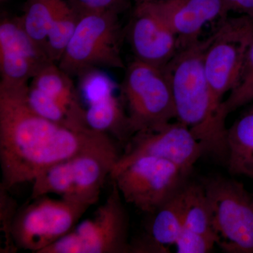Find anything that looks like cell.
Returning <instances> with one entry per match:
<instances>
[{
  "instance_id": "1",
  "label": "cell",
  "mask_w": 253,
  "mask_h": 253,
  "mask_svg": "<svg viewBox=\"0 0 253 253\" xmlns=\"http://www.w3.org/2000/svg\"><path fill=\"white\" fill-rule=\"evenodd\" d=\"M28 89L0 83V184L6 189L33 181L76 155L114 144L107 134L42 117L28 104Z\"/></svg>"
},
{
  "instance_id": "2",
  "label": "cell",
  "mask_w": 253,
  "mask_h": 253,
  "mask_svg": "<svg viewBox=\"0 0 253 253\" xmlns=\"http://www.w3.org/2000/svg\"><path fill=\"white\" fill-rule=\"evenodd\" d=\"M211 36L205 54L211 106L203 142L210 152L218 153L225 148L227 129L219 123V111L224 96L236 87L241 77L253 42V18L242 15L226 17Z\"/></svg>"
},
{
  "instance_id": "3",
  "label": "cell",
  "mask_w": 253,
  "mask_h": 253,
  "mask_svg": "<svg viewBox=\"0 0 253 253\" xmlns=\"http://www.w3.org/2000/svg\"><path fill=\"white\" fill-rule=\"evenodd\" d=\"M120 156L114 144L56 163L32 181L31 199L56 194L90 208L99 201L106 177Z\"/></svg>"
},
{
  "instance_id": "4",
  "label": "cell",
  "mask_w": 253,
  "mask_h": 253,
  "mask_svg": "<svg viewBox=\"0 0 253 253\" xmlns=\"http://www.w3.org/2000/svg\"><path fill=\"white\" fill-rule=\"evenodd\" d=\"M198 41L180 48L164 68L179 122L189 126L203 142L210 117L211 96L205 70V54L211 42Z\"/></svg>"
},
{
  "instance_id": "5",
  "label": "cell",
  "mask_w": 253,
  "mask_h": 253,
  "mask_svg": "<svg viewBox=\"0 0 253 253\" xmlns=\"http://www.w3.org/2000/svg\"><path fill=\"white\" fill-rule=\"evenodd\" d=\"M215 244L228 253H253V194L235 179L214 176L202 183Z\"/></svg>"
},
{
  "instance_id": "6",
  "label": "cell",
  "mask_w": 253,
  "mask_h": 253,
  "mask_svg": "<svg viewBox=\"0 0 253 253\" xmlns=\"http://www.w3.org/2000/svg\"><path fill=\"white\" fill-rule=\"evenodd\" d=\"M118 13L82 11L72 39L57 63L71 77L101 68L126 69Z\"/></svg>"
},
{
  "instance_id": "7",
  "label": "cell",
  "mask_w": 253,
  "mask_h": 253,
  "mask_svg": "<svg viewBox=\"0 0 253 253\" xmlns=\"http://www.w3.org/2000/svg\"><path fill=\"white\" fill-rule=\"evenodd\" d=\"M133 135L156 130L176 119L175 106L164 68L134 59L120 86Z\"/></svg>"
},
{
  "instance_id": "8",
  "label": "cell",
  "mask_w": 253,
  "mask_h": 253,
  "mask_svg": "<svg viewBox=\"0 0 253 253\" xmlns=\"http://www.w3.org/2000/svg\"><path fill=\"white\" fill-rule=\"evenodd\" d=\"M116 183L94 216L82 221L41 253H130L129 217Z\"/></svg>"
},
{
  "instance_id": "9",
  "label": "cell",
  "mask_w": 253,
  "mask_h": 253,
  "mask_svg": "<svg viewBox=\"0 0 253 253\" xmlns=\"http://www.w3.org/2000/svg\"><path fill=\"white\" fill-rule=\"evenodd\" d=\"M189 174L167 160L145 156L131 163L111 180L125 202L152 214L186 185Z\"/></svg>"
},
{
  "instance_id": "10",
  "label": "cell",
  "mask_w": 253,
  "mask_h": 253,
  "mask_svg": "<svg viewBox=\"0 0 253 253\" xmlns=\"http://www.w3.org/2000/svg\"><path fill=\"white\" fill-rule=\"evenodd\" d=\"M89 208L62 198L33 199L18 210L14 218L11 234L15 246L41 253L72 230Z\"/></svg>"
},
{
  "instance_id": "11",
  "label": "cell",
  "mask_w": 253,
  "mask_h": 253,
  "mask_svg": "<svg viewBox=\"0 0 253 253\" xmlns=\"http://www.w3.org/2000/svg\"><path fill=\"white\" fill-rule=\"evenodd\" d=\"M206 152L204 143L189 126L176 121L161 129L139 131L131 136L109 177L112 179L131 163L145 156L167 160L191 172L195 163Z\"/></svg>"
},
{
  "instance_id": "12",
  "label": "cell",
  "mask_w": 253,
  "mask_h": 253,
  "mask_svg": "<svg viewBox=\"0 0 253 253\" xmlns=\"http://www.w3.org/2000/svg\"><path fill=\"white\" fill-rule=\"evenodd\" d=\"M54 63L45 51L28 36L19 18H4L0 23L1 84L28 85L46 65Z\"/></svg>"
},
{
  "instance_id": "13",
  "label": "cell",
  "mask_w": 253,
  "mask_h": 253,
  "mask_svg": "<svg viewBox=\"0 0 253 253\" xmlns=\"http://www.w3.org/2000/svg\"><path fill=\"white\" fill-rule=\"evenodd\" d=\"M134 59L165 68L180 49L178 37L151 3H136L126 29Z\"/></svg>"
},
{
  "instance_id": "14",
  "label": "cell",
  "mask_w": 253,
  "mask_h": 253,
  "mask_svg": "<svg viewBox=\"0 0 253 253\" xmlns=\"http://www.w3.org/2000/svg\"><path fill=\"white\" fill-rule=\"evenodd\" d=\"M151 4L178 37L180 48L199 40L207 23L228 17L221 0H163Z\"/></svg>"
},
{
  "instance_id": "15",
  "label": "cell",
  "mask_w": 253,
  "mask_h": 253,
  "mask_svg": "<svg viewBox=\"0 0 253 253\" xmlns=\"http://www.w3.org/2000/svg\"><path fill=\"white\" fill-rule=\"evenodd\" d=\"M84 118L89 129L113 136L123 144L133 135L122 99L113 93L89 102Z\"/></svg>"
},
{
  "instance_id": "16",
  "label": "cell",
  "mask_w": 253,
  "mask_h": 253,
  "mask_svg": "<svg viewBox=\"0 0 253 253\" xmlns=\"http://www.w3.org/2000/svg\"><path fill=\"white\" fill-rule=\"evenodd\" d=\"M225 142L229 172L253 179V105L226 129Z\"/></svg>"
},
{
  "instance_id": "17",
  "label": "cell",
  "mask_w": 253,
  "mask_h": 253,
  "mask_svg": "<svg viewBox=\"0 0 253 253\" xmlns=\"http://www.w3.org/2000/svg\"><path fill=\"white\" fill-rule=\"evenodd\" d=\"M184 186L152 214L149 234L167 248L174 246L184 228Z\"/></svg>"
},
{
  "instance_id": "18",
  "label": "cell",
  "mask_w": 253,
  "mask_h": 253,
  "mask_svg": "<svg viewBox=\"0 0 253 253\" xmlns=\"http://www.w3.org/2000/svg\"><path fill=\"white\" fill-rule=\"evenodd\" d=\"M82 11L71 0H65L55 16L46 37L44 50L52 62L58 63L76 32Z\"/></svg>"
},
{
  "instance_id": "19",
  "label": "cell",
  "mask_w": 253,
  "mask_h": 253,
  "mask_svg": "<svg viewBox=\"0 0 253 253\" xmlns=\"http://www.w3.org/2000/svg\"><path fill=\"white\" fill-rule=\"evenodd\" d=\"M64 1L65 0H26L23 14L19 17L21 24L28 36L44 50L51 23Z\"/></svg>"
},
{
  "instance_id": "20",
  "label": "cell",
  "mask_w": 253,
  "mask_h": 253,
  "mask_svg": "<svg viewBox=\"0 0 253 253\" xmlns=\"http://www.w3.org/2000/svg\"><path fill=\"white\" fill-rule=\"evenodd\" d=\"M30 85L69 106L81 104L71 76L56 63H51L32 78Z\"/></svg>"
},
{
  "instance_id": "21",
  "label": "cell",
  "mask_w": 253,
  "mask_h": 253,
  "mask_svg": "<svg viewBox=\"0 0 253 253\" xmlns=\"http://www.w3.org/2000/svg\"><path fill=\"white\" fill-rule=\"evenodd\" d=\"M184 193V228L213 238L209 205L202 183H186Z\"/></svg>"
},
{
  "instance_id": "22",
  "label": "cell",
  "mask_w": 253,
  "mask_h": 253,
  "mask_svg": "<svg viewBox=\"0 0 253 253\" xmlns=\"http://www.w3.org/2000/svg\"><path fill=\"white\" fill-rule=\"evenodd\" d=\"M253 101V42L250 47L237 85L221 104L219 123L226 128L228 115Z\"/></svg>"
},
{
  "instance_id": "23",
  "label": "cell",
  "mask_w": 253,
  "mask_h": 253,
  "mask_svg": "<svg viewBox=\"0 0 253 253\" xmlns=\"http://www.w3.org/2000/svg\"><path fill=\"white\" fill-rule=\"evenodd\" d=\"M9 189L0 184V222L4 246L1 253H14L18 249L12 238V225L17 213L16 201L9 194Z\"/></svg>"
},
{
  "instance_id": "24",
  "label": "cell",
  "mask_w": 253,
  "mask_h": 253,
  "mask_svg": "<svg viewBox=\"0 0 253 253\" xmlns=\"http://www.w3.org/2000/svg\"><path fill=\"white\" fill-rule=\"evenodd\" d=\"M81 79V88L89 102L102 96L113 94L116 84L108 75L98 69L89 70L78 76Z\"/></svg>"
},
{
  "instance_id": "25",
  "label": "cell",
  "mask_w": 253,
  "mask_h": 253,
  "mask_svg": "<svg viewBox=\"0 0 253 253\" xmlns=\"http://www.w3.org/2000/svg\"><path fill=\"white\" fill-rule=\"evenodd\" d=\"M214 245L211 236L183 228L174 246L178 253H207L212 251Z\"/></svg>"
},
{
  "instance_id": "26",
  "label": "cell",
  "mask_w": 253,
  "mask_h": 253,
  "mask_svg": "<svg viewBox=\"0 0 253 253\" xmlns=\"http://www.w3.org/2000/svg\"><path fill=\"white\" fill-rule=\"evenodd\" d=\"M82 11L120 14L127 7L129 0H71Z\"/></svg>"
},
{
  "instance_id": "27",
  "label": "cell",
  "mask_w": 253,
  "mask_h": 253,
  "mask_svg": "<svg viewBox=\"0 0 253 253\" xmlns=\"http://www.w3.org/2000/svg\"><path fill=\"white\" fill-rule=\"evenodd\" d=\"M130 253H168L166 246L158 243L150 234L129 243Z\"/></svg>"
},
{
  "instance_id": "28",
  "label": "cell",
  "mask_w": 253,
  "mask_h": 253,
  "mask_svg": "<svg viewBox=\"0 0 253 253\" xmlns=\"http://www.w3.org/2000/svg\"><path fill=\"white\" fill-rule=\"evenodd\" d=\"M228 16L230 11L253 18V0H221Z\"/></svg>"
},
{
  "instance_id": "29",
  "label": "cell",
  "mask_w": 253,
  "mask_h": 253,
  "mask_svg": "<svg viewBox=\"0 0 253 253\" xmlns=\"http://www.w3.org/2000/svg\"><path fill=\"white\" fill-rule=\"evenodd\" d=\"M163 1V0H137L136 3H151L158 2V1Z\"/></svg>"
},
{
  "instance_id": "30",
  "label": "cell",
  "mask_w": 253,
  "mask_h": 253,
  "mask_svg": "<svg viewBox=\"0 0 253 253\" xmlns=\"http://www.w3.org/2000/svg\"></svg>"
}]
</instances>
